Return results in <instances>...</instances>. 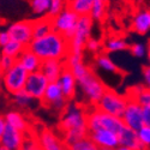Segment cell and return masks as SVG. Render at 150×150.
Instances as JSON below:
<instances>
[{
    "mask_svg": "<svg viewBox=\"0 0 150 150\" xmlns=\"http://www.w3.org/2000/svg\"><path fill=\"white\" fill-rule=\"evenodd\" d=\"M86 108L83 103L71 100L61 112L59 120V132L61 139L69 146L89 134L86 125Z\"/></svg>",
    "mask_w": 150,
    "mask_h": 150,
    "instance_id": "obj_1",
    "label": "cell"
},
{
    "mask_svg": "<svg viewBox=\"0 0 150 150\" xmlns=\"http://www.w3.org/2000/svg\"><path fill=\"white\" fill-rule=\"evenodd\" d=\"M28 48L34 52L42 61L45 60H62L65 61L70 53L69 41L62 35L51 31L43 37L34 39Z\"/></svg>",
    "mask_w": 150,
    "mask_h": 150,
    "instance_id": "obj_2",
    "label": "cell"
},
{
    "mask_svg": "<svg viewBox=\"0 0 150 150\" xmlns=\"http://www.w3.org/2000/svg\"><path fill=\"white\" fill-rule=\"evenodd\" d=\"M77 89L79 90L82 96L81 103H83L86 108H89L97 105L100 98L107 90V85L91 69L85 76L77 79Z\"/></svg>",
    "mask_w": 150,
    "mask_h": 150,
    "instance_id": "obj_3",
    "label": "cell"
},
{
    "mask_svg": "<svg viewBox=\"0 0 150 150\" xmlns=\"http://www.w3.org/2000/svg\"><path fill=\"white\" fill-rule=\"evenodd\" d=\"M86 125H88L89 132L97 130H108L117 134L125 126L121 118L103 113L96 107H89L86 110Z\"/></svg>",
    "mask_w": 150,
    "mask_h": 150,
    "instance_id": "obj_4",
    "label": "cell"
},
{
    "mask_svg": "<svg viewBox=\"0 0 150 150\" xmlns=\"http://www.w3.org/2000/svg\"><path fill=\"white\" fill-rule=\"evenodd\" d=\"M93 27H94V21L89 16L78 18L74 33L71 37V40L69 41L70 53L83 55L85 43L89 40V37H91Z\"/></svg>",
    "mask_w": 150,
    "mask_h": 150,
    "instance_id": "obj_5",
    "label": "cell"
},
{
    "mask_svg": "<svg viewBox=\"0 0 150 150\" xmlns=\"http://www.w3.org/2000/svg\"><path fill=\"white\" fill-rule=\"evenodd\" d=\"M127 101L129 100H127L126 95L119 94L118 91H115L113 89L107 88V90L105 91V94L100 98V101L97 102V105L95 107L101 112H103V113L121 118L124 109L127 105Z\"/></svg>",
    "mask_w": 150,
    "mask_h": 150,
    "instance_id": "obj_6",
    "label": "cell"
},
{
    "mask_svg": "<svg viewBox=\"0 0 150 150\" xmlns=\"http://www.w3.org/2000/svg\"><path fill=\"white\" fill-rule=\"evenodd\" d=\"M78 18L79 17L74 13L69 6H66L60 13H58L57 16L51 18L53 31L59 33L60 35L64 36L67 41H70L73 33H74V29H76Z\"/></svg>",
    "mask_w": 150,
    "mask_h": 150,
    "instance_id": "obj_7",
    "label": "cell"
},
{
    "mask_svg": "<svg viewBox=\"0 0 150 150\" xmlns=\"http://www.w3.org/2000/svg\"><path fill=\"white\" fill-rule=\"evenodd\" d=\"M27 77H28V72L16 62L10 70L3 73L1 86L10 95H13L21 90H24Z\"/></svg>",
    "mask_w": 150,
    "mask_h": 150,
    "instance_id": "obj_8",
    "label": "cell"
},
{
    "mask_svg": "<svg viewBox=\"0 0 150 150\" xmlns=\"http://www.w3.org/2000/svg\"><path fill=\"white\" fill-rule=\"evenodd\" d=\"M67 102L69 100H66V97L64 96L58 83L57 82L48 83L45 95L41 100L42 106L47 107L48 109L55 112L58 114H61V112L65 109Z\"/></svg>",
    "mask_w": 150,
    "mask_h": 150,
    "instance_id": "obj_9",
    "label": "cell"
},
{
    "mask_svg": "<svg viewBox=\"0 0 150 150\" xmlns=\"http://www.w3.org/2000/svg\"><path fill=\"white\" fill-rule=\"evenodd\" d=\"M7 33L10 35L11 41H16L23 45L24 47H28L30 42L34 40L33 37V21L23 19L17 21L7 25Z\"/></svg>",
    "mask_w": 150,
    "mask_h": 150,
    "instance_id": "obj_10",
    "label": "cell"
},
{
    "mask_svg": "<svg viewBox=\"0 0 150 150\" xmlns=\"http://www.w3.org/2000/svg\"><path fill=\"white\" fill-rule=\"evenodd\" d=\"M48 83L49 82L42 74L41 71L31 72V73H28L27 82H25V85H24V90H25L31 97H34L36 101L41 102V100L45 95V91L47 89Z\"/></svg>",
    "mask_w": 150,
    "mask_h": 150,
    "instance_id": "obj_11",
    "label": "cell"
},
{
    "mask_svg": "<svg viewBox=\"0 0 150 150\" xmlns=\"http://www.w3.org/2000/svg\"><path fill=\"white\" fill-rule=\"evenodd\" d=\"M121 120L126 127L138 131L142 129L143 125V115H142V106L138 105L133 100H129L127 105L124 109V113L121 115Z\"/></svg>",
    "mask_w": 150,
    "mask_h": 150,
    "instance_id": "obj_12",
    "label": "cell"
},
{
    "mask_svg": "<svg viewBox=\"0 0 150 150\" xmlns=\"http://www.w3.org/2000/svg\"><path fill=\"white\" fill-rule=\"evenodd\" d=\"M41 150H69L61 137L51 129H43L36 136Z\"/></svg>",
    "mask_w": 150,
    "mask_h": 150,
    "instance_id": "obj_13",
    "label": "cell"
},
{
    "mask_svg": "<svg viewBox=\"0 0 150 150\" xmlns=\"http://www.w3.org/2000/svg\"><path fill=\"white\" fill-rule=\"evenodd\" d=\"M89 138L97 145L100 150H114L119 146L118 134L108 130H97L89 132Z\"/></svg>",
    "mask_w": 150,
    "mask_h": 150,
    "instance_id": "obj_14",
    "label": "cell"
},
{
    "mask_svg": "<svg viewBox=\"0 0 150 150\" xmlns=\"http://www.w3.org/2000/svg\"><path fill=\"white\" fill-rule=\"evenodd\" d=\"M58 85L60 86V89L64 94V96L66 97V100L71 101L74 100L77 96L78 89H77V79L73 76V73L71 72L70 69L65 67L62 70V72L60 73V76L57 81Z\"/></svg>",
    "mask_w": 150,
    "mask_h": 150,
    "instance_id": "obj_15",
    "label": "cell"
},
{
    "mask_svg": "<svg viewBox=\"0 0 150 150\" xmlns=\"http://www.w3.org/2000/svg\"><path fill=\"white\" fill-rule=\"evenodd\" d=\"M28 133L21 132L13 127L6 125L4 133L0 138V145H3L7 150H19L25 141Z\"/></svg>",
    "mask_w": 150,
    "mask_h": 150,
    "instance_id": "obj_16",
    "label": "cell"
},
{
    "mask_svg": "<svg viewBox=\"0 0 150 150\" xmlns=\"http://www.w3.org/2000/svg\"><path fill=\"white\" fill-rule=\"evenodd\" d=\"M4 119H5L6 125H8V126L13 127L21 132H24V133H30L29 121L27 117L23 114V112L11 109L4 114Z\"/></svg>",
    "mask_w": 150,
    "mask_h": 150,
    "instance_id": "obj_17",
    "label": "cell"
},
{
    "mask_svg": "<svg viewBox=\"0 0 150 150\" xmlns=\"http://www.w3.org/2000/svg\"><path fill=\"white\" fill-rule=\"evenodd\" d=\"M17 64L21 65L28 73L40 71L42 60L37 57L34 52H31L28 47L24 48V51L17 58Z\"/></svg>",
    "mask_w": 150,
    "mask_h": 150,
    "instance_id": "obj_18",
    "label": "cell"
},
{
    "mask_svg": "<svg viewBox=\"0 0 150 150\" xmlns=\"http://www.w3.org/2000/svg\"><path fill=\"white\" fill-rule=\"evenodd\" d=\"M65 67H66L65 61H62V60H45L41 64L40 71L47 78V81L49 83H52V82L58 81L60 73Z\"/></svg>",
    "mask_w": 150,
    "mask_h": 150,
    "instance_id": "obj_19",
    "label": "cell"
},
{
    "mask_svg": "<svg viewBox=\"0 0 150 150\" xmlns=\"http://www.w3.org/2000/svg\"><path fill=\"white\" fill-rule=\"evenodd\" d=\"M132 29L139 35H146L150 31V11L144 8L137 11L132 18Z\"/></svg>",
    "mask_w": 150,
    "mask_h": 150,
    "instance_id": "obj_20",
    "label": "cell"
},
{
    "mask_svg": "<svg viewBox=\"0 0 150 150\" xmlns=\"http://www.w3.org/2000/svg\"><path fill=\"white\" fill-rule=\"evenodd\" d=\"M118 139H119V145L121 146H126L132 150H145L138 139L137 132L126 126H124V129L118 133Z\"/></svg>",
    "mask_w": 150,
    "mask_h": 150,
    "instance_id": "obj_21",
    "label": "cell"
},
{
    "mask_svg": "<svg viewBox=\"0 0 150 150\" xmlns=\"http://www.w3.org/2000/svg\"><path fill=\"white\" fill-rule=\"evenodd\" d=\"M125 95L127 100H133L142 107H150V90L146 89L143 84L131 86Z\"/></svg>",
    "mask_w": 150,
    "mask_h": 150,
    "instance_id": "obj_22",
    "label": "cell"
},
{
    "mask_svg": "<svg viewBox=\"0 0 150 150\" xmlns=\"http://www.w3.org/2000/svg\"><path fill=\"white\" fill-rule=\"evenodd\" d=\"M103 43V53H118V52H124L127 51L130 45L129 42L121 36L113 35V36H108L102 41Z\"/></svg>",
    "mask_w": 150,
    "mask_h": 150,
    "instance_id": "obj_23",
    "label": "cell"
},
{
    "mask_svg": "<svg viewBox=\"0 0 150 150\" xmlns=\"http://www.w3.org/2000/svg\"><path fill=\"white\" fill-rule=\"evenodd\" d=\"M94 65L97 70L102 71L105 73H109V74H118L120 72L119 67L115 65V62L112 60V58L106 54V53H100L97 55H95L94 59Z\"/></svg>",
    "mask_w": 150,
    "mask_h": 150,
    "instance_id": "obj_24",
    "label": "cell"
},
{
    "mask_svg": "<svg viewBox=\"0 0 150 150\" xmlns=\"http://www.w3.org/2000/svg\"><path fill=\"white\" fill-rule=\"evenodd\" d=\"M53 31L52 21L49 17H41L33 21V37L34 39H40Z\"/></svg>",
    "mask_w": 150,
    "mask_h": 150,
    "instance_id": "obj_25",
    "label": "cell"
},
{
    "mask_svg": "<svg viewBox=\"0 0 150 150\" xmlns=\"http://www.w3.org/2000/svg\"><path fill=\"white\" fill-rule=\"evenodd\" d=\"M12 96V103L15 105L16 108L18 109H30V108H34L35 103L39 102L36 101L34 97H31L25 90H21Z\"/></svg>",
    "mask_w": 150,
    "mask_h": 150,
    "instance_id": "obj_26",
    "label": "cell"
},
{
    "mask_svg": "<svg viewBox=\"0 0 150 150\" xmlns=\"http://www.w3.org/2000/svg\"><path fill=\"white\" fill-rule=\"evenodd\" d=\"M93 3L94 0H73V1L67 4V6L78 17H86L90 15Z\"/></svg>",
    "mask_w": 150,
    "mask_h": 150,
    "instance_id": "obj_27",
    "label": "cell"
},
{
    "mask_svg": "<svg viewBox=\"0 0 150 150\" xmlns=\"http://www.w3.org/2000/svg\"><path fill=\"white\" fill-rule=\"evenodd\" d=\"M24 47L23 45H21L19 42H16V41H8L3 48H0V54L3 55H7V57H11L17 60V58L21 55V53L24 51Z\"/></svg>",
    "mask_w": 150,
    "mask_h": 150,
    "instance_id": "obj_28",
    "label": "cell"
},
{
    "mask_svg": "<svg viewBox=\"0 0 150 150\" xmlns=\"http://www.w3.org/2000/svg\"><path fill=\"white\" fill-rule=\"evenodd\" d=\"M106 7H107V1H105V0H94L89 17L94 22L103 21V18L106 17Z\"/></svg>",
    "mask_w": 150,
    "mask_h": 150,
    "instance_id": "obj_29",
    "label": "cell"
},
{
    "mask_svg": "<svg viewBox=\"0 0 150 150\" xmlns=\"http://www.w3.org/2000/svg\"><path fill=\"white\" fill-rule=\"evenodd\" d=\"M49 6H51V0H30V8L37 18L47 17Z\"/></svg>",
    "mask_w": 150,
    "mask_h": 150,
    "instance_id": "obj_30",
    "label": "cell"
},
{
    "mask_svg": "<svg viewBox=\"0 0 150 150\" xmlns=\"http://www.w3.org/2000/svg\"><path fill=\"white\" fill-rule=\"evenodd\" d=\"M69 150H100L97 145L89 138V136L84 137V138L72 143L69 145Z\"/></svg>",
    "mask_w": 150,
    "mask_h": 150,
    "instance_id": "obj_31",
    "label": "cell"
},
{
    "mask_svg": "<svg viewBox=\"0 0 150 150\" xmlns=\"http://www.w3.org/2000/svg\"><path fill=\"white\" fill-rule=\"evenodd\" d=\"M85 49L88 52L97 55V54L103 52V43H102L101 40H98V39H96V37L91 36V37H89V40L86 41V43H85L84 51H85Z\"/></svg>",
    "mask_w": 150,
    "mask_h": 150,
    "instance_id": "obj_32",
    "label": "cell"
},
{
    "mask_svg": "<svg viewBox=\"0 0 150 150\" xmlns=\"http://www.w3.org/2000/svg\"><path fill=\"white\" fill-rule=\"evenodd\" d=\"M66 6H67L66 0H51V6H49V11L47 13V17L53 18L54 16L60 13Z\"/></svg>",
    "mask_w": 150,
    "mask_h": 150,
    "instance_id": "obj_33",
    "label": "cell"
},
{
    "mask_svg": "<svg viewBox=\"0 0 150 150\" xmlns=\"http://www.w3.org/2000/svg\"><path fill=\"white\" fill-rule=\"evenodd\" d=\"M129 51L134 58H138V59L145 58L146 57V45L142 42H136L129 47Z\"/></svg>",
    "mask_w": 150,
    "mask_h": 150,
    "instance_id": "obj_34",
    "label": "cell"
},
{
    "mask_svg": "<svg viewBox=\"0 0 150 150\" xmlns=\"http://www.w3.org/2000/svg\"><path fill=\"white\" fill-rule=\"evenodd\" d=\"M137 136H138V139L145 150L150 148V127L143 126L142 129L137 131Z\"/></svg>",
    "mask_w": 150,
    "mask_h": 150,
    "instance_id": "obj_35",
    "label": "cell"
},
{
    "mask_svg": "<svg viewBox=\"0 0 150 150\" xmlns=\"http://www.w3.org/2000/svg\"><path fill=\"white\" fill-rule=\"evenodd\" d=\"M19 150H41L39 143H37V139L35 136H31V133H28L25 141H24L22 148Z\"/></svg>",
    "mask_w": 150,
    "mask_h": 150,
    "instance_id": "obj_36",
    "label": "cell"
},
{
    "mask_svg": "<svg viewBox=\"0 0 150 150\" xmlns=\"http://www.w3.org/2000/svg\"><path fill=\"white\" fill-rule=\"evenodd\" d=\"M17 62L16 59L13 58H11V57H7V55H3V54H0V66H1V70L3 72L10 70L12 66H13Z\"/></svg>",
    "mask_w": 150,
    "mask_h": 150,
    "instance_id": "obj_37",
    "label": "cell"
},
{
    "mask_svg": "<svg viewBox=\"0 0 150 150\" xmlns=\"http://www.w3.org/2000/svg\"><path fill=\"white\" fill-rule=\"evenodd\" d=\"M142 77H143V85L150 90V66L145 65L142 69Z\"/></svg>",
    "mask_w": 150,
    "mask_h": 150,
    "instance_id": "obj_38",
    "label": "cell"
},
{
    "mask_svg": "<svg viewBox=\"0 0 150 150\" xmlns=\"http://www.w3.org/2000/svg\"><path fill=\"white\" fill-rule=\"evenodd\" d=\"M10 41V35L6 28H0V48H3Z\"/></svg>",
    "mask_w": 150,
    "mask_h": 150,
    "instance_id": "obj_39",
    "label": "cell"
},
{
    "mask_svg": "<svg viewBox=\"0 0 150 150\" xmlns=\"http://www.w3.org/2000/svg\"><path fill=\"white\" fill-rule=\"evenodd\" d=\"M142 115H143V125L150 127V107H142Z\"/></svg>",
    "mask_w": 150,
    "mask_h": 150,
    "instance_id": "obj_40",
    "label": "cell"
},
{
    "mask_svg": "<svg viewBox=\"0 0 150 150\" xmlns=\"http://www.w3.org/2000/svg\"><path fill=\"white\" fill-rule=\"evenodd\" d=\"M5 127H6V122H5L4 115L0 114V138H1V136H3V133H4Z\"/></svg>",
    "mask_w": 150,
    "mask_h": 150,
    "instance_id": "obj_41",
    "label": "cell"
},
{
    "mask_svg": "<svg viewBox=\"0 0 150 150\" xmlns=\"http://www.w3.org/2000/svg\"><path fill=\"white\" fill-rule=\"evenodd\" d=\"M146 59H148V65L150 66V42L146 45Z\"/></svg>",
    "mask_w": 150,
    "mask_h": 150,
    "instance_id": "obj_42",
    "label": "cell"
},
{
    "mask_svg": "<svg viewBox=\"0 0 150 150\" xmlns=\"http://www.w3.org/2000/svg\"><path fill=\"white\" fill-rule=\"evenodd\" d=\"M114 150H132V149L126 148V146H121V145H119V146H118V148H115Z\"/></svg>",
    "mask_w": 150,
    "mask_h": 150,
    "instance_id": "obj_43",
    "label": "cell"
},
{
    "mask_svg": "<svg viewBox=\"0 0 150 150\" xmlns=\"http://www.w3.org/2000/svg\"><path fill=\"white\" fill-rule=\"evenodd\" d=\"M3 70H1V66H0V86H1V81H3Z\"/></svg>",
    "mask_w": 150,
    "mask_h": 150,
    "instance_id": "obj_44",
    "label": "cell"
},
{
    "mask_svg": "<svg viewBox=\"0 0 150 150\" xmlns=\"http://www.w3.org/2000/svg\"><path fill=\"white\" fill-rule=\"evenodd\" d=\"M0 150H7V149H6V148H4L3 145H0Z\"/></svg>",
    "mask_w": 150,
    "mask_h": 150,
    "instance_id": "obj_45",
    "label": "cell"
},
{
    "mask_svg": "<svg viewBox=\"0 0 150 150\" xmlns=\"http://www.w3.org/2000/svg\"><path fill=\"white\" fill-rule=\"evenodd\" d=\"M66 1H67V4H69V3H71V1H73V0H66Z\"/></svg>",
    "mask_w": 150,
    "mask_h": 150,
    "instance_id": "obj_46",
    "label": "cell"
}]
</instances>
